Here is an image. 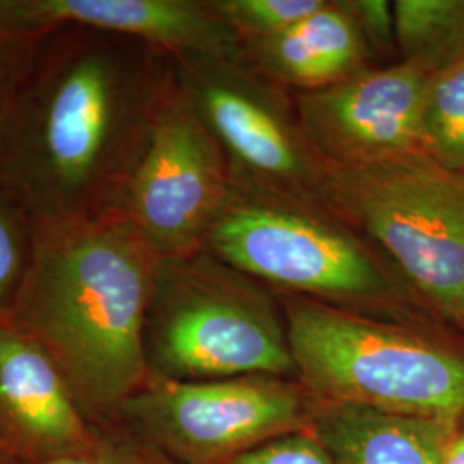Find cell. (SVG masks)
<instances>
[{
    "instance_id": "obj_1",
    "label": "cell",
    "mask_w": 464,
    "mask_h": 464,
    "mask_svg": "<svg viewBox=\"0 0 464 464\" xmlns=\"http://www.w3.org/2000/svg\"><path fill=\"white\" fill-rule=\"evenodd\" d=\"M174 57L64 26L0 49V189L34 226L111 216Z\"/></svg>"
},
{
    "instance_id": "obj_2",
    "label": "cell",
    "mask_w": 464,
    "mask_h": 464,
    "mask_svg": "<svg viewBox=\"0 0 464 464\" xmlns=\"http://www.w3.org/2000/svg\"><path fill=\"white\" fill-rule=\"evenodd\" d=\"M34 229L32 266L7 320L44 349L88 420L117 413L150 379L159 256L116 214Z\"/></svg>"
},
{
    "instance_id": "obj_3",
    "label": "cell",
    "mask_w": 464,
    "mask_h": 464,
    "mask_svg": "<svg viewBox=\"0 0 464 464\" xmlns=\"http://www.w3.org/2000/svg\"><path fill=\"white\" fill-rule=\"evenodd\" d=\"M150 377L217 381L296 372L287 332L245 274L207 249L159 258L147 312Z\"/></svg>"
},
{
    "instance_id": "obj_4",
    "label": "cell",
    "mask_w": 464,
    "mask_h": 464,
    "mask_svg": "<svg viewBox=\"0 0 464 464\" xmlns=\"http://www.w3.org/2000/svg\"><path fill=\"white\" fill-rule=\"evenodd\" d=\"M285 315L296 370L332 402L464 420L461 353L316 301H293Z\"/></svg>"
},
{
    "instance_id": "obj_5",
    "label": "cell",
    "mask_w": 464,
    "mask_h": 464,
    "mask_svg": "<svg viewBox=\"0 0 464 464\" xmlns=\"http://www.w3.org/2000/svg\"><path fill=\"white\" fill-rule=\"evenodd\" d=\"M318 198L375 239L442 315L464 324V172L423 151L322 167Z\"/></svg>"
},
{
    "instance_id": "obj_6",
    "label": "cell",
    "mask_w": 464,
    "mask_h": 464,
    "mask_svg": "<svg viewBox=\"0 0 464 464\" xmlns=\"http://www.w3.org/2000/svg\"><path fill=\"white\" fill-rule=\"evenodd\" d=\"M232 191L229 162L174 67L114 214L159 258L184 256L203 249Z\"/></svg>"
},
{
    "instance_id": "obj_7",
    "label": "cell",
    "mask_w": 464,
    "mask_h": 464,
    "mask_svg": "<svg viewBox=\"0 0 464 464\" xmlns=\"http://www.w3.org/2000/svg\"><path fill=\"white\" fill-rule=\"evenodd\" d=\"M203 249L248 277L306 295L360 299L391 291L382 266L343 227L236 188Z\"/></svg>"
},
{
    "instance_id": "obj_8",
    "label": "cell",
    "mask_w": 464,
    "mask_h": 464,
    "mask_svg": "<svg viewBox=\"0 0 464 464\" xmlns=\"http://www.w3.org/2000/svg\"><path fill=\"white\" fill-rule=\"evenodd\" d=\"M301 413L298 391L277 377H150L117 411L186 464L222 463L272 435H284Z\"/></svg>"
},
{
    "instance_id": "obj_9",
    "label": "cell",
    "mask_w": 464,
    "mask_h": 464,
    "mask_svg": "<svg viewBox=\"0 0 464 464\" xmlns=\"http://www.w3.org/2000/svg\"><path fill=\"white\" fill-rule=\"evenodd\" d=\"M429 78L421 69L399 63L303 92L299 130L325 166H370L421 151Z\"/></svg>"
},
{
    "instance_id": "obj_10",
    "label": "cell",
    "mask_w": 464,
    "mask_h": 464,
    "mask_svg": "<svg viewBox=\"0 0 464 464\" xmlns=\"http://www.w3.org/2000/svg\"><path fill=\"white\" fill-rule=\"evenodd\" d=\"M174 67L229 167L234 162L268 183L315 191L322 160L301 130H295L277 105L246 80L241 64L178 57Z\"/></svg>"
},
{
    "instance_id": "obj_11",
    "label": "cell",
    "mask_w": 464,
    "mask_h": 464,
    "mask_svg": "<svg viewBox=\"0 0 464 464\" xmlns=\"http://www.w3.org/2000/svg\"><path fill=\"white\" fill-rule=\"evenodd\" d=\"M93 435L44 349L0 320V439L42 463L83 450Z\"/></svg>"
},
{
    "instance_id": "obj_12",
    "label": "cell",
    "mask_w": 464,
    "mask_h": 464,
    "mask_svg": "<svg viewBox=\"0 0 464 464\" xmlns=\"http://www.w3.org/2000/svg\"><path fill=\"white\" fill-rule=\"evenodd\" d=\"M245 45L264 72L301 92L341 83L368 69L370 47L341 2L325 0L285 32Z\"/></svg>"
},
{
    "instance_id": "obj_13",
    "label": "cell",
    "mask_w": 464,
    "mask_h": 464,
    "mask_svg": "<svg viewBox=\"0 0 464 464\" xmlns=\"http://www.w3.org/2000/svg\"><path fill=\"white\" fill-rule=\"evenodd\" d=\"M456 421L332 402L315 435L337 464H440Z\"/></svg>"
},
{
    "instance_id": "obj_14",
    "label": "cell",
    "mask_w": 464,
    "mask_h": 464,
    "mask_svg": "<svg viewBox=\"0 0 464 464\" xmlns=\"http://www.w3.org/2000/svg\"><path fill=\"white\" fill-rule=\"evenodd\" d=\"M401 63L435 74L464 61V0H396Z\"/></svg>"
},
{
    "instance_id": "obj_15",
    "label": "cell",
    "mask_w": 464,
    "mask_h": 464,
    "mask_svg": "<svg viewBox=\"0 0 464 464\" xmlns=\"http://www.w3.org/2000/svg\"><path fill=\"white\" fill-rule=\"evenodd\" d=\"M421 151L464 172V61L429 78L421 107Z\"/></svg>"
},
{
    "instance_id": "obj_16",
    "label": "cell",
    "mask_w": 464,
    "mask_h": 464,
    "mask_svg": "<svg viewBox=\"0 0 464 464\" xmlns=\"http://www.w3.org/2000/svg\"><path fill=\"white\" fill-rule=\"evenodd\" d=\"M325 0H210L208 5L245 44L282 34Z\"/></svg>"
},
{
    "instance_id": "obj_17",
    "label": "cell",
    "mask_w": 464,
    "mask_h": 464,
    "mask_svg": "<svg viewBox=\"0 0 464 464\" xmlns=\"http://www.w3.org/2000/svg\"><path fill=\"white\" fill-rule=\"evenodd\" d=\"M32 220L0 189V320H7L34 260Z\"/></svg>"
},
{
    "instance_id": "obj_18",
    "label": "cell",
    "mask_w": 464,
    "mask_h": 464,
    "mask_svg": "<svg viewBox=\"0 0 464 464\" xmlns=\"http://www.w3.org/2000/svg\"><path fill=\"white\" fill-rule=\"evenodd\" d=\"M218 464H337L312 433H284Z\"/></svg>"
},
{
    "instance_id": "obj_19",
    "label": "cell",
    "mask_w": 464,
    "mask_h": 464,
    "mask_svg": "<svg viewBox=\"0 0 464 464\" xmlns=\"http://www.w3.org/2000/svg\"><path fill=\"white\" fill-rule=\"evenodd\" d=\"M370 49H396L394 5L385 0H341Z\"/></svg>"
},
{
    "instance_id": "obj_20",
    "label": "cell",
    "mask_w": 464,
    "mask_h": 464,
    "mask_svg": "<svg viewBox=\"0 0 464 464\" xmlns=\"http://www.w3.org/2000/svg\"><path fill=\"white\" fill-rule=\"evenodd\" d=\"M34 464H122L114 454L107 452L105 449H99L97 440H93L88 448L66 456H59L53 459H47L42 463Z\"/></svg>"
},
{
    "instance_id": "obj_21",
    "label": "cell",
    "mask_w": 464,
    "mask_h": 464,
    "mask_svg": "<svg viewBox=\"0 0 464 464\" xmlns=\"http://www.w3.org/2000/svg\"><path fill=\"white\" fill-rule=\"evenodd\" d=\"M440 464H464V429L452 433L448 446L444 449Z\"/></svg>"
}]
</instances>
